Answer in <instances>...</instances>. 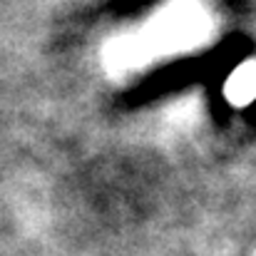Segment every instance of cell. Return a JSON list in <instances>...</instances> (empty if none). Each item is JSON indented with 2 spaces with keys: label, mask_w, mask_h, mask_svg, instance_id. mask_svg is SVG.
<instances>
[{
  "label": "cell",
  "mask_w": 256,
  "mask_h": 256,
  "mask_svg": "<svg viewBox=\"0 0 256 256\" xmlns=\"http://www.w3.org/2000/svg\"><path fill=\"white\" fill-rule=\"evenodd\" d=\"M256 94V65L254 62H246L242 65L232 80H229V97L234 102H249Z\"/></svg>",
  "instance_id": "obj_1"
}]
</instances>
